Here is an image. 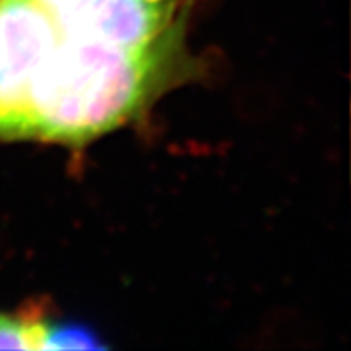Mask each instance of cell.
<instances>
[{
    "mask_svg": "<svg viewBox=\"0 0 351 351\" xmlns=\"http://www.w3.org/2000/svg\"><path fill=\"white\" fill-rule=\"evenodd\" d=\"M92 332L81 326H56L49 324L45 350H79V348H101Z\"/></svg>",
    "mask_w": 351,
    "mask_h": 351,
    "instance_id": "5b68a950",
    "label": "cell"
},
{
    "mask_svg": "<svg viewBox=\"0 0 351 351\" xmlns=\"http://www.w3.org/2000/svg\"><path fill=\"white\" fill-rule=\"evenodd\" d=\"M61 40L38 0H0V140H22L31 86Z\"/></svg>",
    "mask_w": 351,
    "mask_h": 351,
    "instance_id": "7a4b0ae2",
    "label": "cell"
},
{
    "mask_svg": "<svg viewBox=\"0 0 351 351\" xmlns=\"http://www.w3.org/2000/svg\"><path fill=\"white\" fill-rule=\"evenodd\" d=\"M63 36L142 49L180 29L178 0H38Z\"/></svg>",
    "mask_w": 351,
    "mask_h": 351,
    "instance_id": "3957f363",
    "label": "cell"
},
{
    "mask_svg": "<svg viewBox=\"0 0 351 351\" xmlns=\"http://www.w3.org/2000/svg\"><path fill=\"white\" fill-rule=\"evenodd\" d=\"M47 330L42 319L0 314V350H45Z\"/></svg>",
    "mask_w": 351,
    "mask_h": 351,
    "instance_id": "277c9868",
    "label": "cell"
},
{
    "mask_svg": "<svg viewBox=\"0 0 351 351\" xmlns=\"http://www.w3.org/2000/svg\"><path fill=\"white\" fill-rule=\"evenodd\" d=\"M180 29L142 49L63 36L38 72L22 140L84 143L133 119L165 79Z\"/></svg>",
    "mask_w": 351,
    "mask_h": 351,
    "instance_id": "6da1fadb",
    "label": "cell"
}]
</instances>
